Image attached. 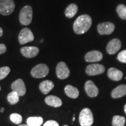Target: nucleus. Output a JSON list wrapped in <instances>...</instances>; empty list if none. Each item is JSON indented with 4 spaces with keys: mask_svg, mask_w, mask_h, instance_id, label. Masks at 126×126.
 I'll return each mask as SVG.
<instances>
[{
    "mask_svg": "<svg viewBox=\"0 0 126 126\" xmlns=\"http://www.w3.org/2000/svg\"><path fill=\"white\" fill-rule=\"evenodd\" d=\"M15 8L13 0H0V14L4 16L11 15Z\"/></svg>",
    "mask_w": 126,
    "mask_h": 126,
    "instance_id": "39448f33",
    "label": "nucleus"
},
{
    "mask_svg": "<svg viewBox=\"0 0 126 126\" xmlns=\"http://www.w3.org/2000/svg\"><path fill=\"white\" fill-rule=\"evenodd\" d=\"M20 53L26 58H33L37 56L39 53V49L35 46L23 47L20 48Z\"/></svg>",
    "mask_w": 126,
    "mask_h": 126,
    "instance_id": "9b49d317",
    "label": "nucleus"
},
{
    "mask_svg": "<svg viewBox=\"0 0 126 126\" xmlns=\"http://www.w3.org/2000/svg\"><path fill=\"white\" fill-rule=\"evenodd\" d=\"M63 126H68V125H64Z\"/></svg>",
    "mask_w": 126,
    "mask_h": 126,
    "instance_id": "f704fd0d",
    "label": "nucleus"
},
{
    "mask_svg": "<svg viewBox=\"0 0 126 126\" xmlns=\"http://www.w3.org/2000/svg\"><path fill=\"white\" fill-rule=\"evenodd\" d=\"M18 126H29L28 125H26V124H21V125H19Z\"/></svg>",
    "mask_w": 126,
    "mask_h": 126,
    "instance_id": "72a5a7b5",
    "label": "nucleus"
},
{
    "mask_svg": "<svg viewBox=\"0 0 126 126\" xmlns=\"http://www.w3.org/2000/svg\"><path fill=\"white\" fill-rule=\"evenodd\" d=\"M11 89L12 91L16 92L19 96L25 95L26 92V86L22 79H18L14 81L11 85Z\"/></svg>",
    "mask_w": 126,
    "mask_h": 126,
    "instance_id": "1a4fd4ad",
    "label": "nucleus"
},
{
    "mask_svg": "<svg viewBox=\"0 0 126 126\" xmlns=\"http://www.w3.org/2000/svg\"><path fill=\"white\" fill-rule=\"evenodd\" d=\"M92 18L88 15H82L78 16L73 24V29L75 33L83 34L90 29L92 25Z\"/></svg>",
    "mask_w": 126,
    "mask_h": 126,
    "instance_id": "f257e3e1",
    "label": "nucleus"
},
{
    "mask_svg": "<svg viewBox=\"0 0 126 126\" xmlns=\"http://www.w3.org/2000/svg\"><path fill=\"white\" fill-rule=\"evenodd\" d=\"M4 108H2L1 109V112H2V113H3L4 111Z\"/></svg>",
    "mask_w": 126,
    "mask_h": 126,
    "instance_id": "7c9ffc66",
    "label": "nucleus"
},
{
    "mask_svg": "<svg viewBox=\"0 0 126 126\" xmlns=\"http://www.w3.org/2000/svg\"><path fill=\"white\" fill-rule=\"evenodd\" d=\"M103 58V54L100 51L97 50L91 51L87 53L85 56V59L86 62L94 63L97 62L102 60Z\"/></svg>",
    "mask_w": 126,
    "mask_h": 126,
    "instance_id": "ddd939ff",
    "label": "nucleus"
},
{
    "mask_svg": "<svg viewBox=\"0 0 126 126\" xmlns=\"http://www.w3.org/2000/svg\"><path fill=\"white\" fill-rule=\"evenodd\" d=\"M105 71V68L99 64H93L88 65L86 68V73L90 76H94L103 74Z\"/></svg>",
    "mask_w": 126,
    "mask_h": 126,
    "instance_id": "6e6552de",
    "label": "nucleus"
},
{
    "mask_svg": "<svg viewBox=\"0 0 126 126\" xmlns=\"http://www.w3.org/2000/svg\"><path fill=\"white\" fill-rule=\"evenodd\" d=\"M43 126H59V124L54 120H48L45 123Z\"/></svg>",
    "mask_w": 126,
    "mask_h": 126,
    "instance_id": "cd10ccee",
    "label": "nucleus"
},
{
    "mask_svg": "<svg viewBox=\"0 0 126 126\" xmlns=\"http://www.w3.org/2000/svg\"><path fill=\"white\" fill-rule=\"evenodd\" d=\"M10 71V68L7 67V66L0 68V80H2L5 78L6 77H7Z\"/></svg>",
    "mask_w": 126,
    "mask_h": 126,
    "instance_id": "a878e982",
    "label": "nucleus"
},
{
    "mask_svg": "<svg viewBox=\"0 0 126 126\" xmlns=\"http://www.w3.org/2000/svg\"><path fill=\"white\" fill-rule=\"evenodd\" d=\"M3 35V30L1 28H0V37Z\"/></svg>",
    "mask_w": 126,
    "mask_h": 126,
    "instance_id": "c756f323",
    "label": "nucleus"
},
{
    "mask_svg": "<svg viewBox=\"0 0 126 126\" xmlns=\"http://www.w3.org/2000/svg\"><path fill=\"white\" fill-rule=\"evenodd\" d=\"M115 28L114 25L111 22L100 23L97 25V31L101 35L103 34H110L112 33Z\"/></svg>",
    "mask_w": 126,
    "mask_h": 126,
    "instance_id": "9d476101",
    "label": "nucleus"
},
{
    "mask_svg": "<svg viewBox=\"0 0 126 126\" xmlns=\"http://www.w3.org/2000/svg\"><path fill=\"white\" fill-rule=\"evenodd\" d=\"M0 91H1V86H0Z\"/></svg>",
    "mask_w": 126,
    "mask_h": 126,
    "instance_id": "c9c22d12",
    "label": "nucleus"
},
{
    "mask_svg": "<svg viewBox=\"0 0 126 126\" xmlns=\"http://www.w3.org/2000/svg\"><path fill=\"white\" fill-rule=\"evenodd\" d=\"M10 120L15 124H20L22 122V117L18 113H12L10 115Z\"/></svg>",
    "mask_w": 126,
    "mask_h": 126,
    "instance_id": "393cba45",
    "label": "nucleus"
},
{
    "mask_svg": "<svg viewBox=\"0 0 126 126\" xmlns=\"http://www.w3.org/2000/svg\"><path fill=\"white\" fill-rule=\"evenodd\" d=\"M70 71L67 64L63 61L58 63L56 67V74L60 79H64L70 76Z\"/></svg>",
    "mask_w": 126,
    "mask_h": 126,
    "instance_id": "0eeeda50",
    "label": "nucleus"
},
{
    "mask_svg": "<svg viewBox=\"0 0 126 126\" xmlns=\"http://www.w3.org/2000/svg\"><path fill=\"white\" fill-rule=\"evenodd\" d=\"M126 123V119L123 116H114L113 118V126H124Z\"/></svg>",
    "mask_w": 126,
    "mask_h": 126,
    "instance_id": "5701e85b",
    "label": "nucleus"
},
{
    "mask_svg": "<svg viewBox=\"0 0 126 126\" xmlns=\"http://www.w3.org/2000/svg\"><path fill=\"white\" fill-rule=\"evenodd\" d=\"M124 111H125V113L126 114V104L125 105V106H124Z\"/></svg>",
    "mask_w": 126,
    "mask_h": 126,
    "instance_id": "473e14b6",
    "label": "nucleus"
},
{
    "mask_svg": "<svg viewBox=\"0 0 126 126\" xmlns=\"http://www.w3.org/2000/svg\"><path fill=\"white\" fill-rule=\"evenodd\" d=\"M49 72L48 67L45 64H39L34 67L31 70V74L34 78H42L46 77Z\"/></svg>",
    "mask_w": 126,
    "mask_h": 126,
    "instance_id": "20e7f679",
    "label": "nucleus"
},
{
    "mask_svg": "<svg viewBox=\"0 0 126 126\" xmlns=\"http://www.w3.org/2000/svg\"><path fill=\"white\" fill-rule=\"evenodd\" d=\"M43 120L41 117H31L27 120V125L29 126H40Z\"/></svg>",
    "mask_w": 126,
    "mask_h": 126,
    "instance_id": "412c9836",
    "label": "nucleus"
},
{
    "mask_svg": "<svg viewBox=\"0 0 126 126\" xmlns=\"http://www.w3.org/2000/svg\"><path fill=\"white\" fill-rule=\"evenodd\" d=\"M122 47L120 40L118 39H113L110 40L106 47V50L109 54H116Z\"/></svg>",
    "mask_w": 126,
    "mask_h": 126,
    "instance_id": "f8f14e48",
    "label": "nucleus"
},
{
    "mask_svg": "<svg viewBox=\"0 0 126 126\" xmlns=\"http://www.w3.org/2000/svg\"><path fill=\"white\" fill-rule=\"evenodd\" d=\"M119 17L122 19L126 20V7L123 4H120L116 9Z\"/></svg>",
    "mask_w": 126,
    "mask_h": 126,
    "instance_id": "b1692460",
    "label": "nucleus"
},
{
    "mask_svg": "<svg viewBox=\"0 0 126 126\" xmlns=\"http://www.w3.org/2000/svg\"><path fill=\"white\" fill-rule=\"evenodd\" d=\"M78 10V6L76 4H71L65 9V15L68 18H72L76 15Z\"/></svg>",
    "mask_w": 126,
    "mask_h": 126,
    "instance_id": "aec40b11",
    "label": "nucleus"
},
{
    "mask_svg": "<svg viewBox=\"0 0 126 126\" xmlns=\"http://www.w3.org/2000/svg\"><path fill=\"white\" fill-rule=\"evenodd\" d=\"M117 60L120 62L126 63V50H123L117 56Z\"/></svg>",
    "mask_w": 126,
    "mask_h": 126,
    "instance_id": "bb28decb",
    "label": "nucleus"
},
{
    "mask_svg": "<svg viewBox=\"0 0 126 126\" xmlns=\"http://www.w3.org/2000/svg\"><path fill=\"white\" fill-rule=\"evenodd\" d=\"M65 94L68 97L72 99H76L79 96V91L77 88L74 86L68 85L64 88Z\"/></svg>",
    "mask_w": 126,
    "mask_h": 126,
    "instance_id": "6ab92c4d",
    "label": "nucleus"
},
{
    "mask_svg": "<svg viewBox=\"0 0 126 126\" xmlns=\"http://www.w3.org/2000/svg\"><path fill=\"white\" fill-rule=\"evenodd\" d=\"M54 84L50 80H45L42 81L39 85V89L43 94H47L53 89Z\"/></svg>",
    "mask_w": 126,
    "mask_h": 126,
    "instance_id": "f3484780",
    "label": "nucleus"
},
{
    "mask_svg": "<svg viewBox=\"0 0 126 126\" xmlns=\"http://www.w3.org/2000/svg\"><path fill=\"white\" fill-rule=\"evenodd\" d=\"M33 9L30 5H26L20 10L19 19L20 23L24 26H28L32 21Z\"/></svg>",
    "mask_w": 126,
    "mask_h": 126,
    "instance_id": "f03ea898",
    "label": "nucleus"
},
{
    "mask_svg": "<svg viewBox=\"0 0 126 126\" xmlns=\"http://www.w3.org/2000/svg\"><path fill=\"white\" fill-rule=\"evenodd\" d=\"M123 73L115 68H110L108 71V76L110 79L115 81H119L122 79Z\"/></svg>",
    "mask_w": 126,
    "mask_h": 126,
    "instance_id": "2eb2a0df",
    "label": "nucleus"
},
{
    "mask_svg": "<svg viewBox=\"0 0 126 126\" xmlns=\"http://www.w3.org/2000/svg\"><path fill=\"white\" fill-rule=\"evenodd\" d=\"M7 51V47L4 44H0V54L5 53Z\"/></svg>",
    "mask_w": 126,
    "mask_h": 126,
    "instance_id": "c85d7f7f",
    "label": "nucleus"
},
{
    "mask_svg": "<svg viewBox=\"0 0 126 126\" xmlns=\"http://www.w3.org/2000/svg\"><path fill=\"white\" fill-rule=\"evenodd\" d=\"M7 100L11 105H15L19 100V96L15 91H12L8 94Z\"/></svg>",
    "mask_w": 126,
    "mask_h": 126,
    "instance_id": "4be33fe9",
    "label": "nucleus"
},
{
    "mask_svg": "<svg viewBox=\"0 0 126 126\" xmlns=\"http://www.w3.org/2000/svg\"><path fill=\"white\" fill-rule=\"evenodd\" d=\"M85 90L89 97H96L99 94V89L92 81H88L85 84Z\"/></svg>",
    "mask_w": 126,
    "mask_h": 126,
    "instance_id": "4468645a",
    "label": "nucleus"
},
{
    "mask_svg": "<svg viewBox=\"0 0 126 126\" xmlns=\"http://www.w3.org/2000/svg\"><path fill=\"white\" fill-rule=\"evenodd\" d=\"M79 121L81 126H91L94 123V116L91 110L84 108L81 110L79 116Z\"/></svg>",
    "mask_w": 126,
    "mask_h": 126,
    "instance_id": "7ed1b4c3",
    "label": "nucleus"
},
{
    "mask_svg": "<svg viewBox=\"0 0 126 126\" xmlns=\"http://www.w3.org/2000/svg\"><path fill=\"white\" fill-rule=\"evenodd\" d=\"M18 40L20 45H25L33 41L34 35L31 29L28 28H25L20 31L18 36Z\"/></svg>",
    "mask_w": 126,
    "mask_h": 126,
    "instance_id": "423d86ee",
    "label": "nucleus"
},
{
    "mask_svg": "<svg viewBox=\"0 0 126 126\" xmlns=\"http://www.w3.org/2000/svg\"><path fill=\"white\" fill-rule=\"evenodd\" d=\"M45 102L48 106L54 107V108H59L62 105V100L59 97L56 96L50 95L45 98Z\"/></svg>",
    "mask_w": 126,
    "mask_h": 126,
    "instance_id": "dca6fc26",
    "label": "nucleus"
},
{
    "mask_svg": "<svg viewBox=\"0 0 126 126\" xmlns=\"http://www.w3.org/2000/svg\"><path fill=\"white\" fill-rule=\"evenodd\" d=\"M126 94V85L123 84L114 88L111 92V96L113 98L117 99L122 97Z\"/></svg>",
    "mask_w": 126,
    "mask_h": 126,
    "instance_id": "a211bd4d",
    "label": "nucleus"
},
{
    "mask_svg": "<svg viewBox=\"0 0 126 126\" xmlns=\"http://www.w3.org/2000/svg\"><path fill=\"white\" fill-rule=\"evenodd\" d=\"M75 114H74V117H73V119H72V121H73V122H74V121H75Z\"/></svg>",
    "mask_w": 126,
    "mask_h": 126,
    "instance_id": "2f4dec72",
    "label": "nucleus"
}]
</instances>
